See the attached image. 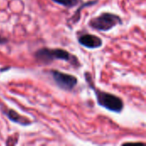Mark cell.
Segmentation results:
<instances>
[{
	"mask_svg": "<svg viewBox=\"0 0 146 146\" xmlns=\"http://www.w3.org/2000/svg\"><path fill=\"white\" fill-rule=\"evenodd\" d=\"M35 59L43 64L48 65L55 60H62L69 62L74 67H80V63L76 56L61 48H40L34 53Z\"/></svg>",
	"mask_w": 146,
	"mask_h": 146,
	"instance_id": "1",
	"label": "cell"
},
{
	"mask_svg": "<svg viewBox=\"0 0 146 146\" xmlns=\"http://www.w3.org/2000/svg\"><path fill=\"white\" fill-rule=\"evenodd\" d=\"M78 42L80 45L87 48V49H98L103 46V39L91 33H86L78 38Z\"/></svg>",
	"mask_w": 146,
	"mask_h": 146,
	"instance_id": "5",
	"label": "cell"
},
{
	"mask_svg": "<svg viewBox=\"0 0 146 146\" xmlns=\"http://www.w3.org/2000/svg\"><path fill=\"white\" fill-rule=\"evenodd\" d=\"M8 41H9L8 38H6L5 37H3V36L0 35V45H1V44H7Z\"/></svg>",
	"mask_w": 146,
	"mask_h": 146,
	"instance_id": "9",
	"label": "cell"
},
{
	"mask_svg": "<svg viewBox=\"0 0 146 146\" xmlns=\"http://www.w3.org/2000/svg\"><path fill=\"white\" fill-rule=\"evenodd\" d=\"M97 2H98V0H94V1H89V2H87V3H82V5L79 8V9L74 14V15H73V17L70 19V21H72L74 24H75L77 21H80V11H81V9L85 7H88V6H92V5H93V4H96L97 3Z\"/></svg>",
	"mask_w": 146,
	"mask_h": 146,
	"instance_id": "7",
	"label": "cell"
},
{
	"mask_svg": "<svg viewBox=\"0 0 146 146\" xmlns=\"http://www.w3.org/2000/svg\"><path fill=\"white\" fill-rule=\"evenodd\" d=\"M85 78L87 83L89 84L90 87L94 91V93L97 98V103L98 104L99 106L115 113H121L123 110L124 102L121 98L112 93L103 92L100 89L96 88L94 86L92 74L89 72L85 73Z\"/></svg>",
	"mask_w": 146,
	"mask_h": 146,
	"instance_id": "2",
	"label": "cell"
},
{
	"mask_svg": "<svg viewBox=\"0 0 146 146\" xmlns=\"http://www.w3.org/2000/svg\"><path fill=\"white\" fill-rule=\"evenodd\" d=\"M121 24L122 19L121 16L110 12H104L99 15L92 18L88 22L90 27L100 32H108L117 25Z\"/></svg>",
	"mask_w": 146,
	"mask_h": 146,
	"instance_id": "3",
	"label": "cell"
},
{
	"mask_svg": "<svg viewBox=\"0 0 146 146\" xmlns=\"http://www.w3.org/2000/svg\"><path fill=\"white\" fill-rule=\"evenodd\" d=\"M3 112L6 115V116L11 121L17 123L21 126L26 127V126H29L30 124H32V121L28 118L20 115L18 112H16L15 110H14L12 109H5L3 110Z\"/></svg>",
	"mask_w": 146,
	"mask_h": 146,
	"instance_id": "6",
	"label": "cell"
},
{
	"mask_svg": "<svg viewBox=\"0 0 146 146\" xmlns=\"http://www.w3.org/2000/svg\"><path fill=\"white\" fill-rule=\"evenodd\" d=\"M50 74L56 85L62 90L70 92L78 84V79L74 75L62 73L59 70H50Z\"/></svg>",
	"mask_w": 146,
	"mask_h": 146,
	"instance_id": "4",
	"label": "cell"
},
{
	"mask_svg": "<svg viewBox=\"0 0 146 146\" xmlns=\"http://www.w3.org/2000/svg\"><path fill=\"white\" fill-rule=\"evenodd\" d=\"M52 1L66 8H74L77 6L81 0H52Z\"/></svg>",
	"mask_w": 146,
	"mask_h": 146,
	"instance_id": "8",
	"label": "cell"
}]
</instances>
